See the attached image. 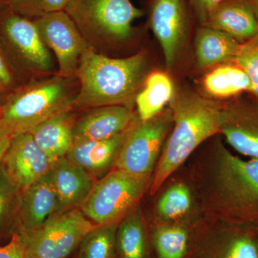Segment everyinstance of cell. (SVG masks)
Returning a JSON list of instances; mask_svg holds the SVG:
<instances>
[{"mask_svg": "<svg viewBox=\"0 0 258 258\" xmlns=\"http://www.w3.org/2000/svg\"><path fill=\"white\" fill-rule=\"evenodd\" d=\"M234 62L249 75L252 83L251 93L258 101V34L249 41L241 44Z\"/></svg>", "mask_w": 258, "mask_h": 258, "instance_id": "83f0119b", "label": "cell"}, {"mask_svg": "<svg viewBox=\"0 0 258 258\" xmlns=\"http://www.w3.org/2000/svg\"><path fill=\"white\" fill-rule=\"evenodd\" d=\"M64 11L90 47L126 40L134 20L144 15L131 0H70Z\"/></svg>", "mask_w": 258, "mask_h": 258, "instance_id": "5b68a950", "label": "cell"}, {"mask_svg": "<svg viewBox=\"0 0 258 258\" xmlns=\"http://www.w3.org/2000/svg\"><path fill=\"white\" fill-rule=\"evenodd\" d=\"M12 138L13 137L10 135L9 132L0 125V166H1L5 153L7 152L10 147Z\"/></svg>", "mask_w": 258, "mask_h": 258, "instance_id": "e575fe53", "label": "cell"}, {"mask_svg": "<svg viewBox=\"0 0 258 258\" xmlns=\"http://www.w3.org/2000/svg\"><path fill=\"white\" fill-rule=\"evenodd\" d=\"M24 258H37L35 257H32V256L28 255V254H25V257Z\"/></svg>", "mask_w": 258, "mask_h": 258, "instance_id": "74e56055", "label": "cell"}, {"mask_svg": "<svg viewBox=\"0 0 258 258\" xmlns=\"http://www.w3.org/2000/svg\"><path fill=\"white\" fill-rule=\"evenodd\" d=\"M2 28L30 72L39 76L53 71L52 56L42 41L35 22L20 15L8 13L2 19Z\"/></svg>", "mask_w": 258, "mask_h": 258, "instance_id": "4fadbf2b", "label": "cell"}, {"mask_svg": "<svg viewBox=\"0 0 258 258\" xmlns=\"http://www.w3.org/2000/svg\"><path fill=\"white\" fill-rule=\"evenodd\" d=\"M118 224L96 225L84 237L80 258H116L115 237Z\"/></svg>", "mask_w": 258, "mask_h": 258, "instance_id": "484cf974", "label": "cell"}, {"mask_svg": "<svg viewBox=\"0 0 258 258\" xmlns=\"http://www.w3.org/2000/svg\"><path fill=\"white\" fill-rule=\"evenodd\" d=\"M1 112H2V109H1V108H0V118H1Z\"/></svg>", "mask_w": 258, "mask_h": 258, "instance_id": "f35d334b", "label": "cell"}, {"mask_svg": "<svg viewBox=\"0 0 258 258\" xmlns=\"http://www.w3.org/2000/svg\"><path fill=\"white\" fill-rule=\"evenodd\" d=\"M49 175L60 203V212L80 208L96 181L66 157L54 162Z\"/></svg>", "mask_w": 258, "mask_h": 258, "instance_id": "ac0fdd59", "label": "cell"}, {"mask_svg": "<svg viewBox=\"0 0 258 258\" xmlns=\"http://www.w3.org/2000/svg\"><path fill=\"white\" fill-rule=\"evenodd\" d=\"M34 22L42 41L57 58V76L66 79L74 78L81 56L90 46L72 19L61 10L43 13Z\"/></svg>", "mask_w": 258, "mask_h": 258, "instance_id": "30bf717a", "label": "cell"}, {"mask_svg": "<svg viewBox=\"0 0 258 258\" xmlns=\"http://www.w3.org/2000/svg\"><path fill=\"white\" fill-rule=\"evenodd\" d=\"M203 87L210 96L218 98H228L252 91L250 77L235 62L220 64L210 71L204 78Z\"/></svg>", "mask_w": 258, "mask_h": 258, "instance_id": "d4e9b609", "label": "cell"}, {"mask_svg": "<svg viewBox=\"0 0 258 258\" xmlns=\"http://www.w3.org/2000/svg\"><path fill=\"white\" fill-rule=\"evenodd\" d=\"M152 176L134 175L113 169L95 181L81 211L97 225L119 224L150 188Z\"/></svg>", "mask_w": 258, "mask_h": 258, "instance_id": "8992f818", "label": "cell"}, {"mask_svg": "<svg viewBox=\"0 0 258 258\" xmlns=\"http://www.w3.org/2000/svg\"><path fill=\"white\" fill-rule=\"evenodd\" d=\"M201 26L220 30L240 44L258 34V21L244 0H223L210 11Z\"/></svg>", "mask_w": 258, "mask_h": 258, "instance_id": "d6986e66", "label": "cell"}, {"mask_svg": "<svg viewBox=\"0 0 258 258\" xmlns=\"http://www.w3.org/2000/svg\"><path fill=\"white\" fill-rule=\"evenodd\" d=\"M191 174L208 221L258 227V159L244 160L217 141Z\"/></svg>", "mask_w": 258, "mask_h": 258, "instance_id": "6da1fadb", "label": "cell"}, {"mask_svg": "<svg viewBox=\"0 0 258 258\" xmlns=\"http://www.w3.org/2000/svg\"><path fill=\"white\" fill-rule=\"evenodd\" d=\"M174 94V86L167 75L157 71L147 76L143 89L136 96L139 120L147 121L159 114Z\"/></svg>", "mask_w": 258, "mask_h": 258, "instance_id": "cb8c5ba5", "label": "cell"}, {"mask_svg": "<svg viewBox=\"0 0 258 258\" xmlns=\"http://www.w3.org/2000/svg\"><path fill=\"white\" fill-rule=\"evenodd\" d=\"M149 23L162 49L166 67L172 69L186 34L187 17L184 1L154 0Z\"/></svg>", "mask_w": 258, "mask_h": 258, "instance_id": "5bb4252c", "label": "cell"}, {"mask_svg": "<svg viewBox=\"0 0 258 258\" xmlns=\"http://www.w3.org/2000/svg\"><path fill=\"white\" fill-rule=\"evenodd\" d=\"M5 6H6V5H5V2L3 0H0V9L5 8Z\"/></svg>", "mask_w": 258, "mask_h": 258, "instance_id": "8d00e7d4", "label": "cell"}, {"mask_svg": "<svg viewBox=\"0 0 258 258\" xmlns=\"http://www.w3.org/2000/svg\"><path fill=\"white\" fill-rule=\"evenodd\" d=\"M131 128L111 138L76 142L66 158L84 169L93 179H100L114 168L120 148Z\"/></svg>", "mask_w": 258, "mask_h": 258, "instance_id": "e0dca14e", "label": "cell"}, {"mask_svg": "<svg viewBox=\"0 0 258 258\" xmlns=\"http://www.w3.org/2000/svg\"><path fill=\"white\" fill-rule=\"evenodd\" d=\"M189 186L176 183L169 188L158 200L156 211L162 222H172L184 216L191 208L192 196Z\"/></svg>", "mask_w": 258, "mask_h": 258, "instance_id": "4316f807", "label": "cell"}, {"mask_svg": "<svg viewBox=\"0 0 258 258\" xmlns=\"http://www.w3.org/2000/svg\"><path fill=\"white\" fill-rule=\"evenodd\" d=\"M20 192L0 166V226L18 211Z\"/></svg>", "mask_w": 258, "mask_h": 258, "instance_id": "f1b7e54d", "label": "cell"}, {"mask_svg": "<svg viewBox=\"0 0 258 258\" xmlns=\"http://www.w3.org/2000/svg\"><path fill=\"white\" fill-rule=\"evenodd\" d=\"M117 258H152L149 235L140 208H134L118 224Z\"/></svg>", "mask_w": 258, "mask_h": 258, "instance_id": "603a6c76", "label": "cell"}, {"mask_svg": "<svg viewBox=\"0 0 258 258\" xmlns=\"http://www.w3.org/2000/svg\"><path fill=\"white\" fill-rule=\"evenodd\" d=\"M13 82L11 74L0 54V87H9Z\"/></svg>", "mask_w": 258, "mask_h": 258, "instance_id": "836d02e7", "label": "cell"}, {"mask_svg": "<svg viewBox=\"0 0 258 258\" xmlns=\"http://www.w3.org/2000/svg\"><path fill=\"white\" fill-rule=\"evenodd\" d=\"M147 64L144 52L112 58L88 47L81 56L76 73L79 88L74 106H126L145 81Z\"/></svg>", "mask_w": 258, "mask_h": 258, "instance_id": "3957f363", "label": "cell"}, {"mask_svg": "<svg viewBox=\"0 0 258 258\" xmlns=\"http://www.w3.org/2000/svg\"><path fill=\"white\" fill-rule=\"evenodd\" d=\"M137 121L132 108L127 106L91 108L75 123L74 143L111 138L131 128Z\"/></svg>", "mask_w": 258, "mask_h": 258, "instance_id": "2e32d148", "label": "cell"}, {"mask_svg": "<svg viewBox=\"0 0 258 258\" xmlns=\"http://www.w3.org/2000/svg\"><path fill=\"white\" fill-rule=\"evenodd\" d=\"M25 247L20 235L13 236L9 243L0 247V258H24Z\"/></svg>", "mask_w": 258, "mask_h": 258, "instance_id": "4dcf8cb0", "label": "cell"}, {"mask_svg": "<svg viewBox=\"0 0 258 258\" xmlns=\"http://www.w3.org/2000/svg\"><path fill=\"white\" fill-rule=\"evenodd\" d=\"M152 258H191L194 226L162 222L149 235Z\"/></svg>", "mask_w": 258, "mask_h": 258, "instance_id": "7402d4cb", "label": "cell"}, {"mask_svg": "<svg viewBox=\"0 0 258 258\" xmlns=\"http://www.w3.org/2000/svg\"><path fill=\"white\" fill-rule=\"evenodd\" d=\"M59 212L60 203L48 172L20 193L17 211L20 235L32 233Z\"/></svg>", "mask_w": 258, "mask_h": 258, "instance_id": "9a60e30c", "label": "cell"}, {"mask_svg": "<svg viewBox=\"0 0 258 258\" xmlns=\"http://www.w3.org/2000/svg\"><path fill=\"white\" fill-rule=\"evenodd\" d=\"M195 15L203 25L207 17L214 8L223 0H189Z\"/></svg>", "mask_w": 258, "mask_h": 258, "instance_id": "1f68e13d", "label": "cell"}, {"mask_svg": "<svg viewBox=\"0 0 258 258\" xmlns=\"http://www.w3.org/2000/svg\"><path fill=\"white\" fill-rule=\"evenodd\" d=\"M172 124L169 107L152 119L137 120L120 148L113 169L134 175L153 176L166 134Z\"/></svg>", "mask_w": 258, "mask_h": 258, "instance_id": "52a82bcc", "label": "cell"}, {"mask_svg": "<svg viewBox=\"0 0 258 258\" xmlns=\"http://www.w3.org/2000/svg\"><path fill=\"white\" fill-rule=\"evenodd\" d=\"M97 225L80 208L59 212L28 235H20L25 254L37 258H66Z\"/></svg>", "mask_w": 258, "mask_h": 258, "instance_id": "ba28073f", "label": "cell"}, {"mask_svg": "<svg viewBox=\"0 0 258 258\" xmlns=\"http://www.w3.org/2000/svg\"><path fill=\"white\" fill-rule=\"evenodd\" d=\"M74 80L57 76L30 85L1 108L0 125L13 137L71 110L79 91Z\"/></svg>", "mask_w": 258, "mask_h": 258, "instance_id": "277c9868", "label": "cell"}, {"mask_svg": "<svg viewBox=\"0 0 258 258\" xmlns=\"http://www.w3.org/2000/svg\"><path fill=\"white\" fill-rule=\"evenodd\" d=\"M220 134L239 154L258 159V101L235 98L222 104Z\"/></svg>", "mask_w": 258, "mask_h": 258, "instance_id": "7c38bea8", "label": "cell"}, {"mask_svg": "<svg viewBox=\"0 0 258 258\" xmlns=\"http://www.w3.org/2000/svg\"><path fill=\"white\" fill-rule=\"evenodd\" d=\"M222 106L195 91H174L169 103L173 130L154 169L151 195L160 189L199 146L220 134Z\"/></svg>", "mask_w": 258, "mask_h": 258, "instance_id": "7a4b0ae2", "label": "cell"}, {"mask_svg": "<svg viewBox=\"0 0 258 258\" xmlns=\"http://www.w3.org/2000/svg\"><path fill=\"white\" fill-rule=\"evenodd\" d=\"M117 258V257H116Z\"/></svg>", "mask_w": 258, "mask_h": 258, "instance_id": "ab89813d", "label": "cell"}, {"mask_svg": "<svg viewBox=\"0 0 258 258\" xmlns=\"http://www.w3.org/2000/svg\"><path fill=\"white\" fill-rule=\"evenodd\" d=\"M53 164L31 134L26 132L12 138L1 166L21 193L46 175Z\"/></svg>", "mask_w": 258, "mask_h": 258, "instance_id": "8fae6325", "label": "cell"}, {"mask_svg": "<svg viewBox=\"0 0 258 258\" xmlns=\"http://www.w3.org/2000/svg\"><path fill=\"white\" fill-rule=\"evenodd\" d=\"M240 45L225 32L201 26L197 31L195 40L197 66L204 69L234 62Z\"/></svg>", "mask_w": 258, "mask_h": 258, "instance_id": "44dd1931", "label": "cell"}, {"mask_svg": "<svg viewBox=\"0 0 258 258\" xmlns=\"http://www.w3.org/2000/svg\"><path fill=\"white\" fill-rule=\"evenodd\" d=\"M70 0H42L44 13L64 10Z\"/></svg>", "mask_w": 258, "mask_h": 258, "instance_id": "d6a6232c", "label": "cell"}, {"mask_svg": "<svg viewBox=\"0 0 258 258\" xmlns=\"http://www.w3.org/2000/svg\"><path fill=\"white\" fill-rule=\"evenodd\" d=\"M244 1L252 10V13H254V16L257 18L258 21V0H244Z\"/></svg>", "mask_w": 258, "mask_h": 258, "instance_id": "d590c367", "label": "cell"}, {"mask_svg": "<svg viewBox=\"0 0 258 258\" xmlns=\"http://www.w3.org/2000/svg\"><path fill=\"white\" fill-rule=\"evenodd\" d=\"M5 5H9L20 14L28 17H39L43 14L42 0H3Z\"/></svg>", "mask_w": 258, "mask_h": 258, "instance_id": "f546056e", "label": "cell"}, {"mask_svg": "<svg viewBox=\"0 0 258 258\" xmlns=\"http://www.w3.org/2000/svg\"><path fill=\"white\" fill-rule=\"evenodd\" d=\"M191 258H258V227L210 221L195 225Z\"/></svg>", "mask_w": 258, "mask_h": 258, "instance_id": "9c48e42d", "label": "cell"}, {"mask_svg": "<svg viewBox=\"0 0 258 258\" xmlns=\"http://www.w3.org/2000/svg\"><path fill=\"white\" fill-rule=\"evenodd\" d=\"M74 113L71 110L47 118L30 131L39 147L52 161L66 157L74 145Z\"/></svg>", "mask_w": 258, "mask_h": 258, "instance_id": "ffe728a7", "label": "cell"}]
</instances>
